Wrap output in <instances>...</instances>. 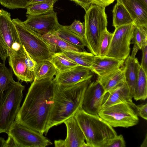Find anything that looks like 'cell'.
<instances>
[{"mask_svg":"<svg viewBox=\"0 0 147 147\" xmlns=\"http://www.w3.org/2000/svg\"><path fill=\"white\" fill-rule=\"evenodd\" d=\"M93 4L105 7L113 3L115 0H92Z\"/></svg>","mask_w":147,"mask_h":147,"instance_id":"cell-38","label":"cell"},{"mask_svg":"<svg viewBox=\"0 0 147 147\" xmlns=\"http://www.w3.org/2000/svg\"><path fill=\"white\" fill-rule=\"evenodd\" d=\"M8 58L9 65L18 81L28 82L34 80L37 63L23 46L22 45L18 50L11 52Z\"/></svg>","mask_w":147,"mask_h":147,"instance_id":"cell-10","label":"cell"},{"mask_svg":"<svg viewBox=\"0 0 147 147\" xmlns=\"http://www.w3.org/2000/svg\"><path fill=\"white\" fill-rule=\"evenodd\" d=\"M10 13L0 9V58L5 63L9 53L22 46Z\"/></svg>","mask_w":147,"mask_h":147,"instance_id":"cell-7","label":"cell"},{"mask_svg":"<svg viewBox=\"0 0 147 147\" xmlns=\"http://www.w3.org/2000/svg\"><path fill=\"white\" fill-rule=\"evenodd\" d=\"M64 123L67 128V134L65 140L54 141L57 147H87L84 135L78 122L73 116L65 121Z\"/></svg>","mask_w":147,"mask_h":147,"instance_id":"cell-14","label":"cell"},{"mask_svg":"<svg viewBox=\"0 0 147 147\" xmlns=\"http://www.w3.org/2000/svg\"><path fill=\"white\" fill-rule=\"evenodd\" d=\"M21 45L37 63L49 61L53 53L42 35L27 27L18 18L12 19Z\"/></svg>","mask_w":147,"mask_h":147,"instance_id":"cell-5","label":"cell"},{"mask_svg":"<svg viewBox=\"0 0 147 147\" xmlns=\"http://www.w3.org/2000/svg\"><path fill=\"white\" fill-rule=\"evenodd\" d=\"M124 61L106 56L94 55L91 71L101 77L123 66Z\"/></svg>","mask_w":147,"mask_h":147,"instance_id":"cell-17","label":"cell"},{"mask_svg":"<svg viewBox=\"0 0 147 147\" xmlns=\"http://www.w3.org/2000/svg\"><path fill=\"white\" fill-rule=\"evenodd\" d=\"M141 147H147V135L146 134L145 138L140 146Z\"/></svg>","mask_w":147,"mask_h":147,"instance_id":"cell-42","label":"cell"},{"mask_svg":"<svg viewBox=\"0 0 147 147\" xmlns=\"http://www.w3.org/2000/svg\"><path fill=\"white\" fill-rule=\"evenodd\" d=\"M80 6L86 11L93 4L92 0H70Z\"/></svg>","mask_w":147,"mask_h":147,"instance_id":"cell-37","label":"cell"},{"mask_svg":"<svg viewBox=\"0 0 147 147\" xmlns=\"http://www.w3.org/2000/svg\"><path fill=\"white\" fill-rule=\"evenodd\" d=\"M125 71L124 66L102 76L98 77L97 80L103 86L105 93L125 82Z\"/></svg>","mask_w":147,"mask_h":147,"instance_id":"cell-20","label":"cell"},{"mask_svg":"<svg viewBox=\"0 0 147 147\" xmlns=\"http://www.w3.org/2000/svg\"><path fill=\"white\" fill-rule=\"evenodd\" d=\"M92 73L89 69L78 65L64 71L57 72L53 80L56 84L71 86L92 77Z\"/></svg>","mask_w":147,"mask_h":147,"instance_id":"cell-15","label":"cell"},{"mask_svg":"<svg viewBox=\"0 0 147 147\" xmlns=\"http://www.w3.org/2000/svg\"><path fill=\"white\" fill-rule=\"evenodd\" d=\"M112 11L113 26L115 28L120 26L133 23L134 21L129 13L119 0Z\"/></svg>","mask_w":147,"mask_h":147,"instance_id":"cell-22","label":"cell"},{"mask_svg":"<svg viewBox=\"0 0 147 147\" xmlns=\"http://www.w3.org/2000/svg\"><path fill=\"white\" fill-rule=\"evenodd\" d=\"M0 147H7V140L0 137Z\"/></svg>","mask_w":147,"mask_h":147,"instance_id":"cell-41","label":"cell"},{"mask_svg":"<svg viewBox=\"0 0 147 147\" xmlns=\"http://www.w3.org/2000/svg\"><path fill=\"white\" fill-rule=\"evenodd\" d=\"M11 147H45L52 144L42 134L14 121L8 134Z\"/></svg>","mask_w":147,"mask_h":147,"instance_id":"cell-9","label":"cell"},{"mask_svg":"<svg viewBox=\"0 0 147 147\" xmlns=\"http://www.w3.org/2000/svg\"><path fill=\"white\" fill-rule=\"evenodd\" d=\"M49 61L54 66L57 72L64 71L79 65L61 51L53 53Z\"/></svg>","mask_w":147,"mask_h":147,"instance_id":"cell-24","label":"cell"},{"mask_svg":"<svg viewBox=\"0 0 147 147\" xmlns=\"http://www.w3.org/2000/svg\"><path fill=\"white\" fill-rule=\"evenodd\" d=\"M56 85L53 79L33 80L15 121L43 134L50 116Z\"/></svg>","mask_w":147,"mask_h":147,"instance_id":"cell-1","label":"cell"},{"mask_svg":"<svg viewBox=\"0 0 147 147\" xmlns=\"http://www.w3.org/2000/svg\"><path fill=\"white\" fill-rule=\"evenodd\" d=\"M53 33L66 42L85 51L84 47H86V44L85 40L67 29L65 26L60 24L58 29Z\"/></svg>","mask_w":147,"mask_h":147,"instance_id":"cell-23","label":"cell"},{"mask_svg":"<svg viewBox=\"0 0 147 147\" xmlns=\"http://www.w3.org/2000/svg\"><path fill=\"white\" fill-rule=\"evenodd\" d=\"M42 36L47 43L53 54L57 52L59 50L61 52L63 51H82V49L80 48L66 42L53 33Z\"/></svg>","mask_w":147,"mask_h":147,"instance_id":"cell-21","label":"cell"},{"mask_svg":"<svg viewBox=\"0 0 147 147\" xmlns=\"http://www.w3.org/2000/svg\"><path fill=\"white\" fill-rule=\"evenodd\" d=\"M14 81L11 71L6 67L5 63L0 61V105L2 102L4 92Z\"/></svg>","mask_w":147,"mask_h":147,"instance_id":"cell-28","label":"cell"},{"mask_svg":"<svg viewBox=\"0 0 147 147\" xmlns=\"http://www.w3.org/2000/svg\"><path fill=\"white\" fill-rule=\"evenodd\" d=\"M27 19L23 23L28 28L42 35L53 33L59 28L57 13L54 11L38 15H26Z\"/></svg>","mask_w":147,"mask_h":147,"instance_id":"cell-13","label":"cell"},{"mask_svg":"<svg viewBox=\"0 0 147 147\" xmlns=\"http://www.w3.org/2000/svg\"><path fill=\"white\" fill-rule=\"evenodd\" d=\"M137 26L147 28V9L139 0H119Z\"/></svg>","mask_w":147,"mask_h":147,"instance_id":"cell-18","label":"cell"},{"mask_svg":"<svg viewBox=\"0 0 147 147\" xmlns=\"http://www.w3.org/2000/svg\"><path fill=\"white\" fill-rule=\"evenodd\" d=\"M31 0H0L2 5L10 9H26L30 5Z\"/></svg>","mask_w":147,"mask_h":147,"instance_id":"cell-32","label":"cell"},{"mask_svg":"<svg viewBox=\"0 0 147 147\" xmlns=\"http://www.w3.org/2000/svg\"><path fill=\"white\" fill-rule=\"evenodd\" d=\"M125 142L122 135H117L109 140L103 147H125Z\"/></svg>","mask_w":147,"mask_h":147,"instance_id":"cell-34","label":"cell"},{"mask_svg":"<svg viewBox=\"0 0 147 147\" xmlns=\"http://www.w3.org/2000/svg\"><path fill=\"white\" fill-rule=\"evenodd\" d=\"M137 112L140 116L145 120L147 119V103L137 106Z\"/></svg>","mask_w":147,"mask_h":147,"instance_id":"cell-36","label":"cell"},{"mask_svg":"<svg viewBox=\"0 0 147 147\" xmlns=\"http://www.w3.org/2000/svg\"><path fill=\"white\" fill-rule=\"evenodd\" d=\"M147 97V74L140 66L133 98L136 101L145 100Z\"/></svg>","mask_w":147,"mask_h":147,"instance_id":"cell-27","label":"cell"},{"mask_svg":"<svg viewBox=\"0 0 147 147\" xmlns=\"http://www.w3.org/2000/svg\"><path fill=\"white\" fill-rule=\"evenodd\" d=\"M105 94L103 86L97 80L91 82L85 92L81 109L89 114L98 115Z\"/></svg>","mask_w":147,"mask_h":147,"instance_id":"cell-12","label":"cell"},{"mask_svg":"<svg viewBox=\"0 0 147 147\" xmlns=\"http://www.w3.org/2000/svg\"><path fill=\"white\" fill-rule=\"evenodd\" d=\"M57 0H31L30 5L37 2L45 1L49 2L55 4Z\"/></svg>","mask_w":147,"mask_h":147,"instance_id":"cell-40","label":"cell"},{"mask_svg":"<svg viewBox=\"0 0 147 147\" xmlns=\"http://www.w3.org/2000/svg\"><path fill=\"white\" fill-rule=\"evenodd\" d=\"M65 26L71 32L84 39L85 32L84 22L82 23L79 20H75L70 25Z\"/></svg>","mask_w":147,"mask_h":147,"instance_id":"cell-33","label":"cell"},{"mask_svg":"<svg viewBox=\"0 0 147 147\" xmlns=\"http://www.w3.org/2000/svg\"><path fill=\"white\" fill-rule=\"evenodd\" d=\"M57 72L54 66L49 61H41L37 64L34 71V80H38L48 78L53 79Z\"/></svg>","mask_w":147,"mask_h":147,"instance_id":"cell-26","label":"cell"},{"mask_svg":"<svg viewBox=\"0 0 147 147\" xmlns=\"http://www.w3.org/2000/svg\"><path fill=\"white\" fill-rule=\"evenodd\" d=\"M85 138L88 147H103L117 132L98 115L87 113L81 109L74 115Z\"/></svg>","mask_w":147,"mask_h":147,"instance_id":"cell-3","label":"cell"},{"mask_svg":"<svg viewBox=\"0 0 147 147\" xmlns=\"http://www.w3.org/2000/svg\"><path fill=\"white\" fill-rule=\"evenodd\" d=\"M133 25L131 43L136 44L141 49L142 46L147 43V28L137 26L134 24Z\"/></svg>","mask_w":147,"mask_h":147,"instance_id":"cell-30","label":"cell"},{"mask_svg":"<svg viewBox=\"0 0 147 147\" xmlns=\"http://www.w3.org/2000/svg\"><path fill=\"white\" fill-rule=\"evenodd\" d=\"M92 78L71 86L56 84L45 135L51 128L64 123L81 109L85 92Z\"/></svg>","mask_w":147,"mask_h":147,"instance_id":"cell-2","label":"cell"},{"mask_svg":"<svg viewBox=\"0 0 147 147\" xmlns=\"http://www.w3.org/2000/svg\"><path fill=\"white\" fill-rule=\"evenodd\" d=\"M133 29V23L115 28L106 56L125 61L130 53Z\"/></svg>","mask_w":147,"mask_h":147,"instance_id":"cell-11","label":"cell"},{"mask_svg":"<svg viewBox=\"0 0 147 147\" xmlns=\"http://www.w3.org/2000/svg\"><path fill=\"white\" fill-rule=\"evenodd\" d=\"M25 86L15 80L5 92L0 105V134H8L20 107Z\"/></svg>","mask_w":147,"mask_h":147,"instance_id":"cell-6","label":"cell"},{"mask_svg":"<svg viewBox=\"0 0 147 147\" xmlns=\"http://www.w3.org/2000/svg\"><path fill=\"white\" fill-rule=\"evenodd\" d=\"M144 6L147 9V0H139Z\"/></svg>","mask_w":147,"mask_h":147,"instance_id":"cell-43","label":"cell"},{"mask_svg":"<svg viewBox=\"0 0 147 147\" xmlns=\"http://www.w3.org/2000/svg\"><path fill=\"white\" fill-rule=\"evenodd\" d=\"M105 7L92 4L84 15V40L88 47L94 55L99 56L100 41L108 21Z\"/></svg>","mask_w":147,"mask_h":147,"instance_id":"cell-4","label":"cell"},{"mask_svg":"<svg viewBox=\"0 0 147 147\" xmlns=\"http://www.w3.org/2000/svg\"><path fill=\"white\" fill-rule=\"evenodd\" d=\"M54 4L49 2H40L30 5L26 8V13L30 16H38L54 11Z\"/></svg>","mask_w":147,"mask_h":147,"instance_id":"cell-29","label":"cell"},{"mask_svg":"<svg viewBox=\"0 0 147 147\" xmlns=\"http://www.w3.org/2000/svg\"><path fill=\"white\" fill-rule=\"evenodd\" d=\"M113 33L110 32L107 28L102 36L99 46V56H106L109 51Z\"/></svg>","mask_w":147,"mask_h":147,"instance_id":"cell-31","label":"cell"},{"mask_svg":"<svg viewBox=\"0 0 147 147\" xmlns=\"http://www.w3.org/2000/svg\"><path fill=\"white\" fill-rule=\"evenodd\" d=\"M141 49L142 50V55L140 66L147 74V43L142 46Z\"/></svg>","mask_w":147,"mask_h":147,"instance_id":"cell-35","label":"cell"},{"mask_svg":"<svg viewBox=\"0 0 147 147\" xmlns=\"http://www.w3.org/2000/svg\"><path fill=\"white\" fill-rule=\"evenodd\" d=\"M134 44L131 54L130 56L132 58H136L135 56L138 51L140 49L138 46L136 44L134 43Z\"/></svg>","mask_w":147,"mask_h":147,"instance_id":"cell-39","label":"cell"},{"mask_svg":"<svg viewBox=\"0 0 147 147\" xmlns=\"http://www.w3.org/2000/svg\"><path fill=\"white\" fill-rule=\"evenodd\" d=\"M61 52L78 65L88 68L91 70L94 56L92 53L86 51Z\"/></svg>","mask_w":147,"mask_h":147,"instance_id":"cell-25","label":"cell"},{"mask_svg":"<svg viewBox=\"0 0 147 147\" xmlns=\"http://www.w3.org/2000/svg\"><path fill=\"white\" fill-rule=\"evenodd\" d=\"M129 88L125 82L121 85L106 93L101 109L121 103L129 105L137 111V106L133 102Z\"/></svg>","mask_w":147,"mask_h":147,"instance_id":"cell-16","label":"cell"},{"mask_svg":"<svg viewBox=\"0 0 147 147\" xmlns=\"http://www.w3.org/2000/svg\"><path fill=\"white\" fill-rule=\"evenodd\" d=\"M98 115L113 127L128 128L136 125L139 122L136 110L125 103L101 109Z\"/></svg>","mask_w":147,"mask_h":147,"instance_id":"cell-8","label":"cell"},{"mask_svg":"<svg viewBox=\"0 0 147 147\" xmlns=\"http://www.w3.org/2000/svg\"><path fill=\"white\" fill-rule=\"evenodd\" d=\"M124 64L125 82L133 98L140 65L137 58H132L130 55L125 61Z\"/></svg>","mask_w":147,"mask_h":147,"instance_id":"cell-19","label":"cell"}]
</instances>
